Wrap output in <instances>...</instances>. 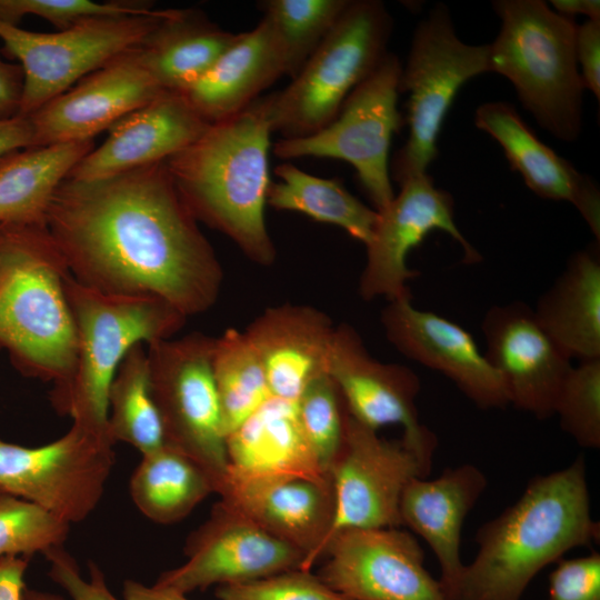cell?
I'll return each mask as SVG.
<instances>
[{
  "label": "cell",
  "instance_id": "obj_1",
  "mask_svg": "<svg viewBox=\"0 0 600 600\" xmlns=\"http://www.w3.org/2000/svg\"><path fill=\"white\" fill-rule=\"evenodd\" d=\"M46 226L82 286L157 297L187 318L218 300L221 263L164 161L99 180L66 178Z\"/></svg>",
  "mask_w": 600,
  "mask_h": 600
},
{
  "label": "cell",
  "instance_id": "obj_2",
  "mask_svg": "<svg viewBox=\"0 0 600 600\" xmlns=\"http://www.w3.org/2000/svg\"><path fill=\"white\" fill-rule=\"evenodd\" d=\"M584 459L533 478L519 499L483 523L456 600H521L534 577L577 547L598 541Z\"/></svg>",
  "mask_w": 600,
  "mask_h": 600
},
{
  "label": "cell",
  "instance_id": "obj_3",
  "mask_svg": "<svg viewBox=\"0 0 600 600\" xmlns=\"http://www.w3.org/2000/svg\"><path fill=\"white\" fill-rule=\"evenodd\" d=\"M271 133L263 99L258 98L239 113L210 124L199 139L164 161L196 220L230 238L261 266L272 264L277 257L264 218Z\"/></svg>",
  "mask_w": 600,
  "mask_h": 600
},
{
  "label": "cell",
  "instance_id": "obj_4",
  "mask_svg": "<svg viewBox=\"0 0 600 600\" xmlns=\"http://www.w3.org/2000/svg\"><path fill=\"white\" fill-rule=\"evenodd\" d=\"M67 263L47 226L0 227V349L24 376L69 386L77 328L67 298Z\"/></svg>",
  "mask_w": 600,
  "mask_h": 600
},
{
  "label": "cell",
  "instance_id": "obj_5",
  "mask_svg": "<svg viewBox=\"0 0 600 600\" xmlns=\"http://www.w3.org/2000/svg\"><path fill=\"white\" fill-rule=\"evenodd\" d=\"M64 286L77 328V359L69 386L51 402L72 423L110 437L108 394L121 360L137 343L173 338L187 317L160 298L103 293L70 273Z\"/></svg>",
  "mask_w": 600,
  "mask_h": 600
},
{
  "label": "cell",
  "instance_id": "obj_6",
  "mask_svg": "<svg viewBox=\"0 0 600 600\" xmlns=\"http://www.w3.org/2000/svg\"><path fill=\"white\" fill-rule=\"evenodd\" d=\"M501 29L489 44V72L507 78L523 108L557 139L581 130L584 89L574 53L577 24L541 0H498Z\"/></svg>",
  "mask_w": 600,
  "mask_h": 600
},
{
  "label": "cell",
  "instance_id": "obj_7",
  "mask_svg": "<svg viewBox=\"0 0 600 600\" xmlns=\"http://www.w3.org/2000/svg\"><path fill=\"white\" fill-rule=\"evenodd\" d=\"M391 28L381 1H350L290 84L262 98L272 132L301 138L329 124L388 52Z\"/></svg>",
  "mask_w": 600,
  "mask_h": 600
},
{
  "label": "cell",
  "instance_id": "obj_8",
  "mask_svg": "<svg viewBox=\"0 0 600 600\" xmlns=\"http://www.w3.org/2000/svg\"><path fill=\"white\" fill-rule=\"evenodd\" d=\"M214 339L200 332L162 339L147 344V356L164 444L202 467L218 493L229 462L212 372Z\"/></svg>",
  "mask_w": 600,
  "mask_h": 600
},
{
  "label": "cell",
  "instance_id": "obj_9",
  "mask_svg": "<svg viewBox=\"0 0 600 600\" xmlns=\"http://www.w3.org/2000/svg\"><path fill=\"white\" fill-rule=\"evenodd\" d=\"M489 72V44L462 42L444 4H438L418 24L399 91L408 92L409 136L396 153L391 173L401 184L428 173L438 156L443 120L459 89L469 79Z\"/></svg>",
  "mask_w": 600,
  "mask_h": 600
},
{
  "label": "cell",
  "instance_id": "obj_10",
  "mask_svg": "<svg viewBox=\"0 0 600 600\" xmlns=\"http://www.w3.org/2000/svg\"><path fill=\"white\" fill-rule=\"evenodd\" d=\"M169 13L94 17L57 32H34L0 20L2 54L20 62V117H29L83 76L138 47Z\"/></svg>",
  "mask_w": 600,
  "mask_h": 600
},
{
  "label": "cell",
  "instance_id": "obj_11",
  "mask_svg": "<svg viewBox=\"0 0 600 600\" xmlns=\"http://www.w3.org/2000/svg\"><path fill=\"white\" fill-rule=\"evenodd\" d=\"M401 69L397 56L387 52L329 124L306 137L278 140L273 153L280 159L318 157L349 162L374 210L382 211L394 198L389 149L401 124L397 107Z\"/></svg>",
  "mask_w": 600,
  "mask_h": 600
},
{
  "label": "cell",
  "instance_id": "obj_12",
  "mask_svg": "<svg viewBox=\"0 0 600 600\" xmlns=\"http://www.w3.org/2000/svg\"><path fill=\"white\" fill-rule=\"evenodd\" d=\"M114 443L76 423L40 447L0 440V493L29 501L69 524L80 522L102 498Z\"/></svg>",
  "mask_w": 600,
  "mask_h": 600
},
{
  "label": "cell",
  "instance_id": "obj_13",
  "mask_svg": "<svg viewBox=\"0 0 600 600\" xmlns=\"http://www.w3.org/2000/svg\"><path fill=\"white\" fill-rule=\"evenodd\" d=\"M431 462L403 438H381L348 411L342 447L329 471L334 517L321 557L341 531L400 527L401 496L410 481L429 476Z\"/></svg>",
  "mask_w": 600,
  "mask_h": 600
},
{
  "label": "cell",
  "instance_id": "obj_14",
  "mask_svg": "<svg viewBox=\"0 0 600 600\" xmlns=\"http://www.w3.org/2000/svg\"><path fill=\"white\" fill-rule=\"evenodd\" d=\"M323 556L318 577L346 600H450L414 536L399 527L341 531Z\"/></svg>",
  "mask_w": 600,
  "mask_h": 600
},
{
  "label": "cell",
  "instance_id": "obj_15",
  "mask_svg": "<svg viewBox=\"0 0 600 600\" xmlns=\"http://www.w3.org/2000/svg\"><path fill=\"white\" fill-rule=\"evenodd\" d=\"M400 188L389 206L378 212L372 238L366 246L367 260L358 290L367 301L410 297L407 281L418 271L408 267V254L433 230L447 232L458 242L464 263L481 260L456 224L452 196L437 188L428 173L406 180Z\"/></svg>",
  "mask_w": 600,
  "mask_h": 600
},
{
  "label": "cell",
  "instance_id": "obj_16",
  "mask_svg": "<svg viewBox=\"0 0 600 600\" xmlns=\"http://www.w3.org/2000/svg\"><path fill=\"white\" fill-rule=\"evenodd\" d=\"M187 561L154 583L180 593L301 569L304 554L220 501L189 538Z\"/></svg>",
  "mask_w": 600,
  "mask_h": 600
},
{
  "label": "cell",
  "instance_id": "obj_17",
  "mask_svg": "<svg viewBox=\"0 0 600 600\" xmlns=\"http://www.w3.org/2000/svg\"><path fill=\"white\" fill-rule=\"evenodd\" d=\"M327 372L357 421L376 431L401 426L408 443L433 456L437 437L419 420L416 399L421 384L410 368L377 360L357 330L341 323L334 328Z\"/></svg>",
  "mask_w": 600,
  "mask_h": 600
},
{
  "label": "cell",
  "instance_id": "obj_18",
  "mask_svg": "<svg viewBox=\"0 0 600 600\" xmlns=\"http://www.w3.org/2000/svg\"><path fill=\"white\" fill-rule=\"evenodd\" d=\"M481 329L484 357L499 373L509 403L538 419L553 416L554 403L573 366L521 301L491 307Z\"/></svg>",
  "mask_w": 600,
  "mask_h": 600
},
{
  "label": "cell",
  "instance_id": "obj_19",
  "mask_svg": "<svg viewBox=\"0 0 600 600\" xmlns=\"http://www.w3.org/2000/svg\"><path fill=\"white\" fill-rule=\"evenodd\" d=\"M163 91L137 47L128 50L27 117L33 148L92 140Z\"/></svg>",
  "mask_w": 600,
  "mask_h": 600
},
{
  "label": "cell",
  "instance_id": "obj_20",
  "mask_svg": "<svg viewBox=\"0 0 600 600\" xmlns=\"http://www.w3.org/2000/svg\"><path fill=\"white\" fill-rule=\"evenodd\" d=\"M380 320L388 341L401 354L443 374L478 408L510 404L501 377L460 324L416 308L411 296L389 301Z\"/></svg>",
  "mask_w": 600,
  "mask_h": 600
},
{
  "label": "cell",
  "instance_id": "obj_21",
  "mask_svg": "<svg viewBox=\"0 0 600 600\" xmlns=\"http://www.w3.org/2000/svg\"><path fill=\"white\" fill-rule=\"evenodd\" d=\"M218 494L228 507L304 554L310 571L334 517L331 478L240 479L227 477Z\"/></svg>",
  "mask_w": 600,
  "mask_h": 600
},
{
  "label": "cell",
  "instance_id": "obj_22",
  "mask_svg": "<svg viewBox=\"0 0 600 600\" xmlns=\"http://www.w3.org/2000/svg\"><path fill=\"white\" fill-rule=\"evenodd\" d=\"M210 127L177 91H163L116 121L106 141L81 159L67 178L91 181L163 162Z\"/></svg>",
  "mask_w": 600,
  "mask_h": 600
},
{
  "label": "cell",
  "instance_id": "obj_23",
  "mask_svg": "<svg viewBox=\"0 0 600 600\" xmlns=\"http://www.w3.org/2000/svg\"><path fill=\"white\" fill-rule=\"evenodd\" d=\"M487 483L481 469L464 463L444 469L432 480L413 479L401 496V526L429 544L440 566L439 581L450 600H456L466 566L460 554L463 523Z\"/></svg>",
  "mask_w": 600,
  "mask_h": 600
},
{
  "label": "cell",
  "instance_id": "obj_24",
  "mask_svg": "<svg viewBox=\"0 0 600 600\" xmlns=\"http://www.w3.org/2000/svg\"><path fill=\"white\" fill-rule=\"evenodd\" d=\"M336 326L317 308L284 303L267 308L244 333L257 350L270 394L297 401L316 376L327 372Z\"/></svg>",
  "mask_w": 600,
  "mask_h": 600
},
{
  "label": "cell",
  "instance_id": "obj_25",
  "mask_svg": "<svg viewBox=\"0 0 600 600\" xmlns=\"http://www.w3.org/2000/svg\"><path fill=\"white\" fill-rule=\"evenodd\" d=\"M474 122L501 146L511 168L536 194L570 202L599 241L600 192L590 177L540 141L508 102L481 104Z\"/></svg>",
  "mask_w": 600,
  "mask_h": 600
},
{
  "label": "cell",
  "instance_id": "obj_26",
  "mask_svg": "<svg viewBox=\"0 0 600 600\" xmlns=\"http://www.w3.org/2000/svg\"><path fill=\"white\" fill-rule=\"evenodd\" d=\"M286 74L282 48L266 19L236 41L196 81L179 91L210 124L250 106L258 94Z\"/></svg>",
  "mask_w": 600,
  "mask_h": 600
},
{
  "label": "cell",
  "instance_id": "obj_27",
  "mask_svg": "<svg viewBox=\"0 0 600 600\" xmlns=\"http://www.w3.org/2000/svg\"><path fill=\"white\" fill-rule=\"evenodd\" d=\"M226 444L229 462L227 477L331 478L320 467L302 431L294 401L270 396L227 437Z\"/></svg>",
  "mask_w": 600,
  "mask_h": 600
},
{
  "label": "cell",
  "instance_id": "obj_28",
  "mask_svg": "<svg viewBox=\"0 0 600 600\" xmlns=\"http://www.w3.org/2000/svg\"><path fill=\"white\" fill-rule=\"evenodd\" d=\"M534 317L572 360L600 359V256L591 246L573 253L539 298Z\"/></svg>",
  "mask_w": 600,
  "mask_h": 600
},
{
  "label": "cell",
  "instance_id": "obj_29",
  "mask_svg": "<svg viewBox=\"0 0 600 600\" xmlns=\"http://www.w3.org/2000/svg\"><path fill=\"white\" fill-rule=\"evenodd\" d=\"M237 37L194 11L169 10L137 51L163 90L179 92L201 77Z\"/></svg>",
  "mask_w": 600,
  "mask_h": 600
},
{
  "label": "cell",
  "instance_id": "obj_30",
  "mask_svg": "<svg viewBox=\"0 0 600 600\" xmlns=\"http://www.w3.org/2000/svg\"><path fill=\"white\" fill-rule=\"evenodd\" d=\"M93 140L18 151L0 162V224L46 226L51 199Z\"/></svg>",
  "mask_w": 600,
  "mask_h": 600
},
{
  "label": "cell",
  "instance_id": "obj_31",
  "mask_svg": "<svg viewBox=\"0 0 600 600\" xmlns=\"http://www.w3.org/2000/svg\"><path fill=\"white\" fill-rule=\"evenodd\" d=\"M129 491L137 509L160 524L184 519L216 487L210 476L188 456L163 444L142 454Z\"/></svg>",
  "mask_w": 600,
  "mask_h": 600
},
{
  "label": "cell",
  "instance_id": "obj_32",
  "mask_svg": "<svg viewBox=\"0 0 600 600\" xmlns=\"http://www.w3.org/2000/svg\"><path fill=\"white\" fill-rule=\"evenodd\" d=\"M267 203L277 210L297 211L331 223L367 246L373 234L378 211L362 203L336 179L314 177L291 163L274 169Z\"/></svg>",
  "mask_w": 600,
  "mask_h": 600
},
{
  "label": "cell",
  "instance_id": "obj_33",
  "mask_svg": "<svg viewBox=\"0 0 600 600\" xmlns=\"http://www.w3.org/2000/svg\"><path fill=\"white\" fill-rule=\"evenodd\" d=\"M108 428L121 441L147 454L164 444L158 410L151 396L147 346H132L121 360L108 394Z\"/></svg>",
  "mask_w": 600,
  "mask_h": 600
},
{
  "label": "cell",
  "instance_id": "obj_34",
  "mask_svg": "<svg viewBox=\"0 0 600 600\" xmlns=\"http://www.w3.org/2000/svg\"><path fill=\"white\" fill-rule=\"evenodd\" d=\"M212 372L228 437L271 396L262 361L244 331L230 328L214 339Z\"/></svg>",
  "mask_w": 600,
  "mask_h": 600
},
{
  "label": "cell",
  "instance_id": "obj_35",
  "mask_svg": "<svg viewBox=\"0 0 600 600\" xmlns=\"http://www.w3.org/2000/svg\"><path fill=\"white\" fill-rule=\"evenodd\" d=\"M351 0H267L260 3L293 78L333 28Z\"/></svg>",
  "mask_w": 600,
  "mask_h": 600
},
{
  "label": "cell",
  "instance_id": "obj_36",
  "mask_svg": "<svg viewBox=\"0 0 600 600\" xmlns=\"http://www.w3.org/2000/svg\"><path fill=\"white\" fill-rule=\"evenodd\" d=\"M296 406L302 431L320 467L330 474L342 447L348 410L328 372L309 381Z\"/></svg>",
  "mask_w": 600,
  "mask_h": 600
},
{
  "label": "cell",
  "instance_id": "obj_37",
  "mask_svg": "<svg viewBox=\"0 0 600 600\" xmlns=\"http://www.w3.org/2000/svg\"><path fill=\"white\" fill-rule=\"evenodd\" d=\"M70 524L23 499L0 493V559L63 546Z\"/></svg>",
  "mask_w": 600,
  "mask_h": 600
},
{
  "label": "cell",
  "instance_id": "obj_38",
  "mask_svg": "<svg viewBox=\"0 0 600 600\" xmlns=\"http://www.w3.org/2000/svg\"><path fill=\"white\" fill-rule=\"evenodd\" d=\"M553 416L578 446L600 448V359L572 366L558 393Z\"/></svg>",
  "mask_w": 600,
  "mask_h": 600
},
{
  "label": "cell",
  "instance_id": "obj_39",
  "mask_svg": "<svg viewBox=\"0 0 600 600\" xmlns=\"http://www.w3.org/2000/svg\"><path fill=\"white\" fill-rule=\"evenodd\" d=\"M150 4L130 1L94 2L90 0H0V20L10 24L26 16H37L51 22L58 30L94 17L153 14Z\"/></svg>",
  "mask_w": 600,
  "mask_h": 600
},
{
  "label": "cell",
  "instance_id": "obj_40",
  "mask_svg": "<svg viewBox=\"0 0 600 600\" xmlns=\"http://www.w3.org/2000/svg\"><path fill=\"white\" fill-rule=\"evenodd\" d=\"M219 600H346L308 570L294 569L266 578L220 584Z\"/></svg>",
  "mask_w": 600,
  "mask_h": 600
},
{
  "label": "cell",
  "instance_id": "obj_41",
  "mask_svg": "<svg viewBox=\"0 0 600 600\" xmlns=\"http://www.w3.org/2000/svg\"><path fill=\"white\" fill-rule=\"evenodd\" d=\"M44 557L50 566L49 577L68 593V600H118L108 589L104 574L94 562H89V578L84 579L76 559L63 549V546L47 551ZM24 600L64 599L26 590Z\"/></svg>",
  "mask_w": 600,
  "mask_h": 600
},
{
  "label": "cell",
  "instance_id": "obj_42",
  "mask_svg": "<svg viewBox=\"0 0 600 600\" xmlns=\"http://www.w3.org/2000/svg\"><path fill=\"white\" fill-rule=\"evenodd\" d=\"M550 600H600V554L557 561L549 577Z\"/></svg>",
  "mask_w": 600,
  "mask_h": 600
},
{
  "label": "cell",
  "instance_id": "obj_43",
  "mask_svg": "<svg viewBox=\"0 0 600 600\" xmlns=\"http://www.w3.org/2000/svg\"><path fill=\"white\" fill-rule=\"evenodd\" d=\"M577 64L581 67L584 89L600 98V20L577 26L574 37Z\"/></svg>",
  "mask_w": 600,
  "mask_h": 600
},
{
  "label": "cell",
  "instance_id": "obj_44",
  "mask_svg": "<svg viewBox=\"0 0 600 600\" xmlns=\"http://www.w3.org/2000/svg\"><path fill=\"white\" fill-rule=\"evenodd\" d=\"M23 91L20 64L7 62L0 54V119L19 114Z\"/></svg>",
  "mask_w": 600,
  "mask_h": 600
},
{
  "label": "cell",
  "instance_id": "obj_45",
  "mask_svg": "<svg viewBox=\"0 0 600 600\" xmlns=\"http://www.w3.org/2000/svg\"><path fill=\"white\" fill-rule=\"evenodd\" d=\"M33 148V129L29 118L0 119V162L7 157Z\"/></svg>",
  "mask_w": 600,
  "mask_h": 600
},
{
  "label": "cell",
  "instance_id": "obj_46",
  "mask_svg": "<svg viewBox=\"0 0 600 600\" xmlns=\"http://www.w3.org/2000/svg\"><path fill=\"white\" fill-rule=\"evenodd\" d=\"M29 564L26 557L0 559V600H24V573Z\"/></svg>",
  "mask_w": 600,
  "mask_h": 600
},
{
  "label": "cell",
  "instance_id": "obj_47",
  "mask_svg": "<svg viewBox=\"0 0 600 600\" xmlns=\"http://www.w3.org/2000/svg\"><path fill=\"white\" fill-rule=\"evenodd\" d=\"M124 600H189L186 594L156 584L148 587L134 580L123 584Z\"/></svg>",
  "mask_w": 600,
  "mask_h": 600
},
{
  "label": "cell",
  "instance_id": "obj_48",
  "mask_svg": "<svg viewBox=\"0 0 600 600\" xmlns=\"http://www.w3.org/2000/svg\"><path fill=\"white\" fill-rule=\"evenodd\" d=\"M551 6L559 14L573 19L583 14L588 20H600V1L598 0H552Z\"/></svg>",
  "mask_w": 600,
  "mask_h": 600
},
{
  "label": "cell",
  "instance_id": "obj_49",
  "mask_svg": "<svg viewBox=\"0 0 600 600\" xmlns=\"http://www.w3.org/2000/svg\"><path fill=\"white\" fill-rule=\"evenodd\" d=\"M0 227H1V224H0Z\"/></svg>",
  "mask_w": 600,
  "mask_h": 600
}]
</instances>
